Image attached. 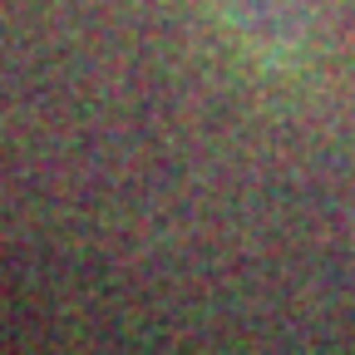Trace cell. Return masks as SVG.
Instances as JSON below:
<instances>
[{"instance_id":"6da1fadb","label":"cell","mask_w":355,"mask_h":355,"mask_svg":"<svg viewBox=\"0 0 355 355\" xmlns=\"http://www.w3.org/2000/svg\"><path fill=\"white\" fill-rule=\"evenodd\" d=\"M252 50L266 55H301L311 40V0H207Z\"/></svg>"}]
</instances>
